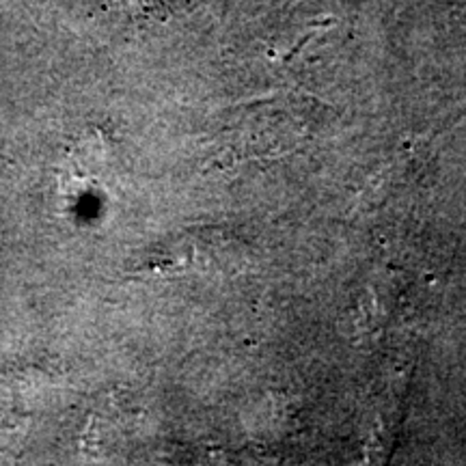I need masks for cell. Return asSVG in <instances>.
<instances>
[{
  "mask_svg": "<svg viewBox=\"0 0 466 466\" xmlns=\"http://www.w3.org/2000/svg\"><path fill=\"white\" fill-rule=\"evenodd\" d=\"M316 108L313 97L279 93L227 110L214 138L218 156L225 162L285 156L313 132Z\"/></svg>",
  "mask_w": 466,
  "mask_h": 466,
  "instance_id": "cell-1",
  "label": "cell"
}]
</instances>
